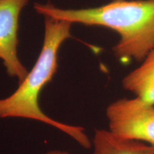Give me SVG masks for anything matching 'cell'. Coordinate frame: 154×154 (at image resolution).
Listing matches in <instances>:
<instances>
[{
  "label": "cell",
  "instance_id": "cell-1",
  "mask_svg": "<svg viewBox=\"0 0 154 154\" xmlns=\"http://www.w3.org/2000/svg\"><path fill=\"white\" fill-rule=\"evenodd\" d=\"M34 9L44 17L114 30L120 39L113 52L122 62L143 61L154 49V0H116L84 9H62L51 3H35Z\"/></svg>",
  "mask_w": 154,
  "mask_h": 154
},
{
  "label": "cell",
  "instance_id": "cell-2",
  "mask_svg": "<svg viewBox=\"0 0 154 154\" xmlns=\"http://www.w3.org/2000/svg\"><path fill=\"white\" fill-rule=\"evenodd\" d=\"M72 23L44 17V36L39 55L33 68L10 96L0 99V119L17 118L34 120L57 128L74 139L85 149L92 142L80 126L58 121L42 110L39 95L53 79L58 69V54L62 44L72 37Z\"/></svg>",
  "mask_w": 154,
  "mask_h": 154
},
{
  "label": "cell",
  "instance_id": "cell-3",
  "mask_svg": "<svg viewBox=\"0 0 154 154\" xmlns=\"http://www.w3.org/2000/svg\"><path fill=\"white\" fill-rule=\"evenodd\" d=\"M109 130L119 137L154 148V105L137 97L119 99L106 109Z\"/></svg>",
  "mask_w": 154,
  "mask_h": 154
},
{
  "label": "cell",
  "instance_id": "cell-4",
  "mask_svg": "<svg viewBox=\"0 0 154 154\" xmlns=\"http://www.w3.org/2000/svg\"><path fill=\"white\" fill-rule=\"evenodd\" d=\"M29 0H0V59L8 76L16 78L19 84L29 71L19 59L18 30L19 16Z\"/></svg>",
  "mask_w": 154,
  "mask_h": 154
},
{
  "label": "cell",
  "instance_id": "cell-5",
  "mask_svg": "<svg viewBox=\"0 0 154 154\" xmlns=\"http://www.w3.org/2000/svg\"><path fill=\"white\" fill-rule=\"evenodd\" d=\"M91 142L93 154H154L149 144L119 137L109 129H96Z\"/></svg>",
  "mask_w": 154,
  "mask_h": 154
},
{
  "label": "cell",
  "instance_id": "cell-6",
  "mask_svg": "<svg viewBox=\"0 0 154 154\" xmlns=\"http://www.w3.org/2000/svg\"><path fill=\"white\" fill-rule=\"evenodd\" d=\"M122 86L135 97L154 105V49L139 66L123 79Z\"/></svg>",
  "mask_w": 154,
  "mask_h": 154
},
{
  "label": "cell",
  "instance_id": "cell-7",
  "mask_svg": "<svg viewBox=\"0 0 154 154\" xmlns=\"http://www.w3.org/2000/svg\"><path fill=\"white\" fill-rule=\"evenodd\" d=\"M46 154H70V153H69L68 151H63V150L53 149V150H50V151L47 152Z\"/></svg>",
  "mask_w": 154,
  "mask_h": 154
},
{
  "label": "cell",
  "instance_id": "cell-8",
  "mask_svg": "<svg viewBox=\"0 0 154 154\" xmlns=\"http://www.w3.org/2000/svg\"><path fill=\"white\" fill-rule=\"evenodd\" d=\"M113 1H116V0H113Z\"/></svg>",
  "mask_w": 154,
  "mask_h": 154
}]
</instances>
